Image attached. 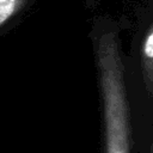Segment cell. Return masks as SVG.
Instances as JSON below:
<instances>
[{
  "instance_id": "obj_1",
  "label": "cell",
  "mask_w": 153,
  "mask_h": 153,
  "mask_svg": "<svg viewBox=\"0 0 153 153\" xmlns=\"http://www.w3.org/2000/svg\"><path fill=\"white\" fill-rule=\"evenodd\" d=\"M121 31L120 23L106 16L93 17L88 31L99 98L100 153L139 149Z\"/></svg>"
},
{
  "instance_id": "obj_2",
  "label": "cell",
  "mask_w": 153,
  "mask_h": 153,
  "mask_svg": "<svg viewBox=\"0 0 153 153\" xmlns=\"http://www.w3.org/2000/svg\"><path fill=\"white\" fill-rule=\"evenodd\" d=\"M130 56H126L127 63L134 67V73L127 68V72L140 81L142 94L147 100L153 98V12L152 0H148L147 7L142 11L139 19V26L135 32ZM127 67V65H126Z\"/></svg>"
},
{
  "instance_id": "obj_3",
  "label": "cell",
  "mask_w": 153,
  "mask_h": 153,
  "mask_svg": "<svg viewBox=\"0 0 153 153\" xmlns=\"http://www.w3.org/2000/svg\"><path fill=\"white\" fill-rule=\"evenodd\" d=\"M35 2L36 0H0V35L17 24Z\"/></svg>"
},
{
  "instance_id": "obj_4",
  "label": "cell",
  "mask_w": 153,
  "mask_h": 153,
  "mask_svg": "<svg viewBox=\"0 0 153 153\" xmlns=\"http://www.w3.org/2000/svg\"><path fill=\"white\" fill-rule=\"evenodd\" d=\"M82 1H84V6L86 10H93L99 4L100 0H82Z\"/></svg>"
}]
</instances>
